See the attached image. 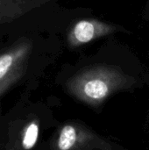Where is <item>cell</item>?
I'll use <instances>...</instances> for the list:
<instances>
[{"label":"cell","mask_w":149,"mask_h":150,"mask_svg":"<svg viewBox=\"0 0 149 150\" xmlns=\"http://www.w3.org/2000/svg\"><path fill=\"white\" fill-rule=\"evenodd\" d=\"M29 50V44L23 41L0 54V95L21 76Z\"/></svg>","instance_id":"6da1fadb"},{"label":"cell","mask_w":149,"mask_h":150,"mask_svg":"<svg viewBox=\"0 0 149 150\" xmlns=\"http://www.w3.org/2000/svg\"><path fill=\"white\" fill-rule=\"evenodd\" d=\"M116 81L105 73H92L81 77L74 87V92L90 103L104 101L114 90Z\"/></svg>","instance_id":"7a4b0ae2"},{"label":"cell","mask_w":149,"mask_h":150,"mask_svg":"<svg viewBox=\"0 0 149 150\" xmlns=\"http://www.w3.org/2000/svg\"><path fill=\"white\" fill-rule=\"evenodd\" d=\"M28 0H0V23L12 21L26 11Z\"/></svg>","instance_id":"3957f363"},{"label":"cell","mask_w":149,"mask_h":150,"mask_svg":"<svg viewBox=\"0 0 149 150\" xmlns=\"http://www.w3.org/2000/svg\"><path fill=\"white\" fill-rule=\"evenodd\" d=\"M79 133L72 125L64 126L58 137L57 148L59 150H71L78 142Z\"/></svg>","instance_id":"277c9868"},{"label":"cell","mask_w":149,"mask_h":150,"mask_svg":"<svg viewBox=\"0 0 149 150\" xmlns=\"http://www.w3.org/2000/svg\"><path fill=\"white\" fill-rule=\"evenodd\" d=\"M97 28L93 22L82 20L75 25L72 34L78 43H86L95 38L97 33Z\"/></svg>","instance_id":"5b68a950"},{"label":"cell","mask_w":149,"mask_h":150,"mask_svg":"<svg viewBox=\"0 0 149 150\" xmlns=\"http://www.w3.org/2000/svg\"><path fill=\"white\" fill-rule=\"evenodd\" d=\"M39 136V124L37 121H32L25 128L22 139V146L24 149H32L37 141Z\"/></svg>","instance_id":"8992f818"}]
</instances>
